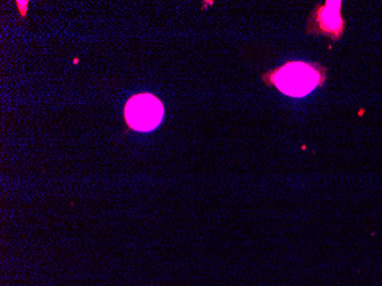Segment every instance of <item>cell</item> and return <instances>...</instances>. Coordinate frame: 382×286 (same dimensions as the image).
Instances as JSON below:
<instances>
[{
  "label": "cell",
  "instance_id": "3",
  "mask_svg": "<svg viewBox=\"0 0 382 286\" xmlns=\"http://www.w3.org/2000/svg\"><path fill=\"white\" fill-rule=\"evenodd\" d=\"M341 2H327L318 6L312 13L308 24V33L326 35L332 39H339L343 34L344 20L341 17Z\"/></svg>",
  "mask_w": 382,
  "mask_h": 286
},
{
  "label": "cell",
  "instance_id": "1",
  "mask_svg": "<svg viewBox=\"0 0 382 286\" xmlns=\"http://www.w3.org/2000/svg\"><path fill=\"white\" fill-rule=\"evenodd\" d=\"M326 78L325 69L316 63L294 61L262 75L267 85L274 86L281 93L293 98H302L311 93Z\"/></svg>",
  "mask_w": 382,
  "mask_h": 286
},
{
  "label": "cell",
  "instance_id": "4",
  "mask_svg": "<svg viewBox=\"0 0 382 286\" xmlns=\"http://www.w3.org/2000/svg\"><path fill=\"white\" fill-rule=\"evenodd\" d=\"M16 4V8L17 11L20 13V16L22 19H25L28 16V8H29V2L25 0V2H21V0H17L15 3Z\"/></svg>",
  "mask_w": 382,
  "mask_h": 286
},
{
  "label": "cell",
  "instance_id": "5",
  "mask_svg": "<svg viewBox=\"0 0 382 286\" xmlns=\"http://www.w3.org/2000/svg\"><path fill=\"white\" fill-rule=\"evenodd\" d=\"M74 63H75V65H76V63H78V58H75V60H74Z\"/></svg>",
  "mask_w": 382,
  "mask_h": 286
},
{
  "label": "cell",
  "instance_id": "2",
  "mask_svg": "<svg viewBox=\"0 0 382 286\" xmlns=\"http://www.w3.org/2000/svg\"><path fill=\"white\" fill-rule=\"evenodd\" d=\"M163 102L151 93H138L127 100L124 107L125 133L131 131L150 132L161 124L164 117Z\"/></svg>",
  "mask_w": 382,
  "mask_h": 286
}]
</instances>
